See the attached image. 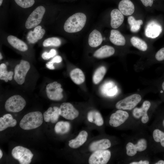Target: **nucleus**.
<instances>
[{"label": "nucleus", "mask_w": 164, "mask_h": 164, "mask_svg": "<svg viewBox=\"0 0 164 164\" xmlns=\"http://www.w3.org/2000/svg\"><path fill=\"white\" fill-rule=\"evenodd\" d=\"M88 121L94 123L98 126H101L104 124L103 118L99 112L96 110L91 111L87 115Z\"/></svg>", "instance_id": "nucleus-27"}, {"label": "nucleus", "mask_w": 164, "mask_h": 164, "mask_svg": "<svg viewBox=\"0 0 164 164\" xmlns=\"http://www.w3.org/2000/svg\"><path fill=\"white\" fill-rule=\"evenodd\" d=\"M43 115L39 111L29 112L26 114L21 120L19 125L22 129L29 130L36 128L43 123Z\"/></svg>", "instance_id": "nucleus-2"}, {"label": "nucleus", "mask_w": 164, "mask_h": 164, "mask_svg": "<svg viewBox=\"0 0 164 164\" xmlns=\"http://www.w3.org/2000/svg\"><path fill=\"white\" fill-rule=\"evenodd\" d=\"M61 44L60 39L57 37H53L47 38L43 42V45L44 46H59Z\"/></svg>", "instance_id": "nucleus-34"}, {"label": "nucleus", "mask_w": 164, "mask_h": 164, "mask_svg": "<svg viewBox=\"0 0 164 164\" xmlns=\"http://www.w3.org/2000/svg\"><path fill=\"white\" fill-rule=\"evenodd\" d=\"M45 32V30L42 29L41 26H36L33 31L28 32L27 36V40L30 43H35L43 38Z\"/></svg>", "instance_id": "nucleus-16"}, {"label": "nucleus", "mask_w": 164, "mask_h": 164, "mask_svg": "<svg viewBox=\"0 0 164 164\" xmlns=\"http://www.w3.org/2000/svg\"><path fill=\"white\" fill-rule=\"evenodd\" d=\"M129 117L128 112L122 109H118L111 115L109 124L113 127H118L124 123Z\"/></svg>", "instance_id": "nucleus-13"}, {"label": "nucleus", "mask_w": 164, "mask_h": 164, "mask_svg": "<svg viewBox=\"0 0 164 164\" xmlns=\"http://www.w3.org/2000/svg\"><path fill=\"white\" fill-rule=\"evenodd\" d=\"M70 76L72 80L77 84H80L85 81V77L83 72L78 68L72 70L70 73Z\"/></svg>", "instance_id": "nucleus-28"}, {"label": "nucleus", "mask_w": 164, "mask_h": 164, "mask_svg": "<svg viewBox=\"0 0 164 164\" xmlns=\"http://www.w3.org/2000/svg\"><path fill=\"white\" fill-rule=\"evenodd\" d=\"M161 87L162 89V92L164 93V81H163L162 83Z\"/></svg>", "instance_id": "nucleus-44"}, {"label": "nucleus", "mask_w": 164, "mask_h": 164, "mask_svg": "<svg viewBox=\"0 0 164 164\" xmlns=\"http://www.w3.org/2000/svg\"><path fill=\"white\" fill-rule=\"evenodd\" d=\"M46 67L50 69L54 70L55 69L53 64L51 63L50 61L46 64Z\"/></svg>", "instance_id": "nucleus-41"}, {"label": "nucleus", "mask_w": 164, "mask_h": 164, "mask_svg": "<svg viewBox=\"0 0 164 164\" xmlns=\"http://www.w3.org/2000/svg\"><path fill=\"white\" fill-rule=\"evenodd\" d=\"M45 11V8L43 6L36 8L27 18L25 23L26 28L30 29L38 26L41 22Z\"/></svg>", "instance_id": "nucleus-6"}, {"label": "nucleus", "mask_w": 164, "mask_h": 164, "mask_svg": "<svg viewBox=\"0 0 164 164\" xmlns=\"http://www.w3.org/2000/svg\"><path fill=\"white\" fill-rule=\"evenodd\" d=\"M70 127V124L69 122L61 121L57 122L56 124L54 130L57 134L62 135L67 133Z\"/></svg>", "instance_id": "nucleus-29"}, {"label": "nucleus", "mask_w": 164, "mask_h": 164, "mask_svg": "<svg viewBox=\"0 0 164 164\" xmlns=\"http://www.w3.org/2000/svg\"><path fill=\"white\" fill-rule=\"evenodd\" d=\"M19 6L23 8H27L33 6L35 3V0H14Z\"/></svg>", "instance_id": "nucleus-35"}, {"label": "nucleus", "mask_w": 164, "mask_h": 164, "mask_svg": "<svg viewBox=\"0 0 164 164\" xmlns=\"http://www.w3.org/2000/svg\"><path fill=\"white\" fill-rule=\"evenodd\" d=\"M152 137L159 149L164 150V131L160 128H155L153 131Z\"/></svg>", "instance_id": "nucleus-21"}, {"label": "nucleus", "mask_w": 164, "mask_h": 164, "mask_svg": "<svg viewBox=\"0 0 164 164\" xmlns=\"http://www.w3.org/2000/svg\"><path fill=\"white\" fill-rule=\"evenodd\" d=\"M111 145L110 141L107 139H103L92 142L89 146V149L91 151L106 149Z\"/></svg>", "instance_id": "nucleus-25"}, {"label": "nucleus", "mask_w": 164, "mask_h": 164, "mask_svg": "<svg viewBox=\"0 0 164 164\" xmlns=\"http://www.w3.org/2000/svg\"><path fill=\"white\" fill-rule=\"evenodd\" d=\"M115 52L114 48L112 46L104 45L96 50L93 56L97 58L102 59L111 56Z\"/></svg>", "instance_id": "nucleus-19"}, {"label": "nucleus", "mask_w": 164, "mask_h": 164, "mask_svg": "<svg viewBox=\"0 0 164 164\" xmlns=\"http://www.w3.org/2000/svg\"><path fill=\"white\" fill-rule=\"evenodd\" d=\"M141 99V96L139 94H132L118 101L115 107L118 109L131 110L135 108Z\"/></svg>", "instance_id": "nucleus-5"}, {"label": "nucleus", "mask_w": 164, "mask_h": 164, "mask_svg": "<svg viewBox=\"0 0 164 164\" xmlns=\"http://www.w3.org/2000/svg\"><path fill=\"white\" fill-rule=\"evenodd\" d=\"M103 38L100 32L96 29L93 30L90 34L88 38V44L92 47H95L101 44Z\"/></svg>", "instance_id": "nucleus-24"}, {"label": "nucleus", "mask_w": 164, "mask_h": 164, "mask_svg": "<svg viewBox=\"0 0 164 164\" xmlns=\"http://www.w3.org/2000/svg\"><path fill=\"white\" fill-rule=\"evenodd\" d=\"M30 68V65L26 61L22 60L14 69V79L19 84H22L24 82L26 74Z\"/></svg>", "instance_id": "nucleus-7"}, {"label": "nucleus", "mask_w": 164, "mask_h": 164, "mask_svg": "<svg viewBox=\"0 0 164 164\" xmlns=\"http://www.w3.org/2000/svg\"><path fill=\"white\" fill-rule=\"evenodd\" d=\"M143 4L145 7L149 6L151 7L153 3V0H140Z\"/></svg>", "instance_id": "nucleus-39"}, {"label": "nucleus", "mask_w": 164, "mask_h": 164, "mask_svg": "<svg viewBox=\"0 0 164 164\" xmlns=\"http://www.w3.org/2000/svg\"><path fill=\"white\" fill-rule=\"evenodd\" d=\"M88 135V133L86 131H81L76 138L69 141V146L73 149L79 147L86 141Z\"/></svg>", "instance_id": "nucleus-20"}, {"label": "nucleus", "mask_w": 164, "mask_h": 164, "mask_svg": "<svg viewBox=\"0 0 164 164\" xmlns=\"http://www.w3.org/2000/svg\"><path fill=\"white\" fill-rule=\"evenodd\" d=\"M25 100L21 96L15 95L11 97L6 101L5 108L8 111L17 112L22 111L26 105Z\"/></svg>", "instance_id": "nucleus-4"}, {"label": "nucleus", "mask_w": 164, "mask_h": 164, "mask_svg": "<svg viewBox=\"0 0 164 164\" xmlns=\"http://www.w3.org/2000/svg\"><path fill=\"white\" fill-rule=\"evenodd\" d=\"M111 25L114 29L119 27L124 21L123 15L117 9H114L111 11Z\"/></svg>", "instance_id": "nucleus-17"}, {"label": "nucleus", "mask_w": 164, "mask_h": 164, "mask_svg": "<svg viewBox=\"0 0 164 164\" xmlns=\"http://www.w3.org/2000/svg\"><path fill=\"white\" fill-rule=\"evenodd\" d=\"M151 105L150 101H145L143 102L140 108H135L132 112L133 117L137 119L141 118V121L143 124L147 123L149 120L147 112Z\"/></svg>", "instance_id": "nucleus-11"}, {"label": "nucleus", "mask_w": 164, "mask_h": 164, "mask_svg": "<svg viewBox=\"0 0 164 164\" xmlns=\"http://www.w3.org/2000/svg\"><path fill=\"white\" fill-rule=\"evenodd\" d=\"M56 54V50L54 49H51L49 53L45 52L42 54V58L45 60H47L53 57Z\"/></svg>", "instance_id": "nucleus-36"}, {"label": "nucleus", "mask_w": 164, "mask_h": 164, "mask_svg": "<svg viewBox=\"0 0 164 164\" xmlns=\"http://www.w3.org/2000/svg\"><path fill=\"white\" fill-rule=\"evenodd\" d=\"M147 147L146 140L144 138H140L135 144L131 142L127 144L125 147L126 153L128 156H133L137 152H142L145 150Z\"/></svg>", "instance_id": "nucleus-10"}, {"label": "nucleus", "mask_w": 164, "mask_h": 164, "mask_svg": "<svg viewBox=\"0 0 164 164\" xmlns=\"http://www.w3.org/2000/svg\"><path fill=\"white\" fill-rule=\"evenodd\" d=\"M155 58L158 61L164 60V47L158 50L155 55Z\"/></svg>", "instance_id": "nucleus-37"}, {"label": "nucleus", "mask_w": 164, "mask_h": 164, "mask_svg": "<svg viewBox=\"0 0 164 164\" xmlns=\"http://www.w3.org/2000/svg\"><path fill=\"white\" fill-rule=\"evenodd\" d=\"M106 72V68L103 66L98 68L95 72L93 77V80L95 84L99 83L103 79Z\"/></svg>", "instance_id": "nucleus-33"}, {"label": "nucleus", "mask_w": 164, "mask_h": 164, "mask_svg": "<svg viewBox=\"0 0 164 164\" xmlns=\"http://www.w3.org/2000/svg\"><path fill=\"white\" fill-rule=\"evenodd\" d=\"M7 40L12 47L19 51L24 52L28 49V46L25 42L15 36H9Z\"/></svg>", "instance_id": "nucleus-23"}, {"label": "nucleus", "mask_w": 164, "mask_h": 164, "mask_svg": "<svg viewBox=\"0 0 164 164\" xmlns=\"http://www.w3.org/2000/svg\"><path fill=\"white\" fill-rule=\"evenodd\" d=\"M119 10L124 15H130L135 11V6L130 0H122L118 4Z\"/></svg>", "instance_id": "nucleus-18"}, {"label": "nucleus", "mask_w": 164, "mask_h": 164, "mask_svg": "<svg viewBox=\"0 0 164 164\" xmlns=\"http://www.w3.org/2000/svg\"><path fill=\"white\" fill-rule=\"evenodd\" d=\"M149 162L147 160H141L139 161L133 162L129 163L130 164H149Z\"/></svg>", "instance_id": "nucleus-40"}, {"label": "nucleus", "mask_w": 164, "mask_h": 164, "mask_svg": "<svg viewBox=\"0 0 164 164\" xmlns=\"http://www.w3.org/2000/svg\"><path fill=\"white\" fill-rule=\"evenodd\" d=\"M59 110L60 115L67 120H73L79 114L78 110L68 102L62 103L59 108Z\"/></svg>", "instance_id": "nucleus-12"}, {"label": "nucleus", "mask_w": 164, "mask_h": 164, "mask_svg": "<svg viewBox=\"0 0 164 164\" xmlns=\"http://www.w3.org/2000/svg\"><path fill=\"white\" fill-rule=\"evenodd\" d=\"M12 155L21 164L30 163L33 155L30 150L20 146L14 148L12 150Z\"/></svg>", "instance_id": "nucleus-3"}, {"label": "nucleus", "mask_w": 164, "mask_h": 164, "mask_svg": "<svg viewBox=\"0 0 164 164\" xmlns=\"http://www.w3.org/2000/svg\"><path fill=\"white\" fill-rule=\"evenodd\" d=\"M61 85L57 82L54 81L47 84L46 91L48 97L53 101H58L63 97V89Z\"/></svg>", "instance_id": "nucleus-8"}, {"label": "nucleus", "mask_w": 164, "mask_h": 164, "mask_svg": "<svg viewBox=\"0 0 164 164\" xmlns=\"http://www.w3.org/2000/svg\"><path fill=\"white\" fill-rule=\"evenodd\" d=\"M62 59L61 56H57L53 58L50 62L53 64L54 63H59L61 62Z\"/></svg>", "instance_id": "nucleus-38"}, {"label": "nucleus", "mask_w": 164, "mask_h": 164, "mask_svg": "<svg viewBox=\"0 0 164 164\" xmlns=\"http://www.w3.org/2000/svg\"><path fill=\"white\" fill-rule=\"evenodd\" d=\"M16 124V120L10 114H6L0 118V131H2L8 127H14Z\"/></svg>", "instance_id": "nucleus-22"}, {"label": "nucleus", "mask_w": 164, "mask_h": 164, "mask_svg": "<svg viewBox=\"0 0 164 164\" xmlns=\"http://www.w3.org/2000/svg\"><path fill=\"white\" fill-rule=\"evenodd\" d=\"M86 19V15L83 13L74 14L67 20L64 25V29L69 33L80 31L84 27Z\"/></svg>", "instance_id": "nucleus-1"}, {"label": "nucleus", "mask_w": 164, "mask_h": 164, "mask_svg": "<svg viewBox=\"0 0 164 164\" xmlns=\"http://www.w3.org/2000/svg\"><path fill=\"white\" fill-rule=\"evenodd\" d=\"M0 59L1 60L2 58V54H1V53H0Z\"/></svg>", "instance_id": "nucleus-46"}, {"label": "nucleus", "mask_w": 164, "mask_h": 164, "mask_svg": "<svg viewBox=\"0 0 164 164\" xmlns=\"http://www.w3.org/2000/svg\"><path fill=\"white\" fill-rule=\"evenodd\" d=\"M111 152L108 150H98L94 151L89 159L90 164H106L109 160Z\"/></svg>", "instance_id": "nucleus-9"}, {"label": "nucleus", "mask_w": 164, "mask_h": 164, "mask_svg": "<svg viewBox=\"0 0 164 164\" xmlns=\"http://www.w3.org/2000/svg\"><path fill=\"white\" fill-rule=\"evenodd\" d=\"M162 117L160 121L161 126V128H160L164 131V115Z\"/></svg>", "instance_id": "nucleus-42"}, {"label": "nucleus", "mask_w": 164, "mask_h": 164, "mask_svg": "<svg viewBox=\"0 0 164 164\" xmlns=\"http://www.w3.org/2000/svg\"><path fill=\"white\" fill-rule=\"evenodd\" d=\"M60 114L59 108L54 106L50 107L43 114L44 121L46 122H51L54 123L58 120Z\"/></svg>", "instance_id": "nucleus-15"}, {"label": "nucleus", "mask_w": 164, "mask_h": 164, "mask_svg": "<svg viewBox=\"0 0 164 164\" xmlns=\"http://www.w3.org/2000/svg\"><path fill=\"white\" fill-rule=\"evenodd\" d=\"M155 164H164V160H160L155 162Z\"/></svg>", "instance_id": "nucleus-43"}, {"label": "nucleus", "mask_w": 164, "mask_h": 164, "mask_svg": "<svg viewBox=\"0 0 164 164\" xmlns=\"http://www.w3.org/2000/svg\"><path fill=\"white\" fill-rule=\"evenodd\" d=\"M109 39L111 42L115 45L123 46L125 44V38L118 30H111Z\"/></svg>", "instance_id": "nucleus-26"}, {"label": "nucleus", "mask_w": 164, "mask_h": 164, "mask_svg": "<svg viewBox=\"0 0 164 164\" xmlns=\"http://www.w3.org/2000/svg\"><path fill=\"white\" fill-rule=\"evenodd\" d=\"M128 23L130 26L131 31L133 32H138L143 23L142 20H136L132 16H129L128 19Z\"/></svg>", "instance_id": "nucleus-32"}, {"label": "nucleus", "mask_w": 164, "mask_h": 164, "mask_svg": "<svg viewBox=\"0 0 164 164\" xmlns=\"http://www.w3.org/2000/svg\"><path fill=\"white\" fill-rule=\"evenodd\" d=\"M162 31L161 26L156 22L152 21L147 25L145 29V34L148 37L154 39L160 35Z\"/></svg>", "instance_id": "nucleus-14"}, {"label": "nucleus", "mask_w": 164, "mask_h": 164, "mask_svg": "<svg viewBox=\"0 0 164 164\" xmlns=\"http://www.w3.org/2000/svg\"><path fill=\"white\" fill-rule=\"evenodd\" d=\"M13 72L12 71H8L6 65L4 63L0 65V79L7 82L8 80H12Z\"/></svg>", "instance_id": "nucleus-30"}, {"label": "nucleus", "mask_w": 164, "mask_h": 164, "mask_svg": "<svg viewBox=\"0 0 164 164\" xmlns=\"http://www.w3.org/2000/svg\"><path fill=\"white\" fill-rule=\"evenodd\" d=\"M130 41L134 46L140 50L145 51L147 49V45L146 43L137 37H132L130 39Z\"/></svg>", "instance_id": "nucleus-31"}, {"label": "nucleus", "mask_w": 164, "mask_h": 164, "mask_svg": "<svg viewBox=\"0 0 164 164\" xmlns=\"http://www.w3.org/2000/svg\"><path fill=\"white\" fill-rule=\"evenodd\" d=\"M3 155V153L1 149H0V159H1Z\"/></svg>", "instance_id": "nucleus-45"}]
</instances>
